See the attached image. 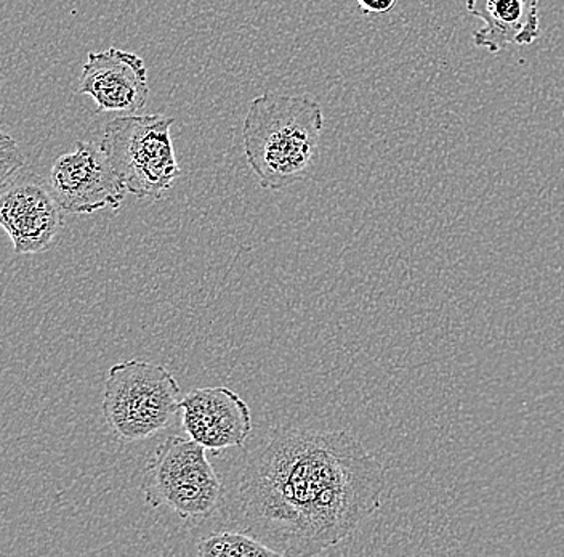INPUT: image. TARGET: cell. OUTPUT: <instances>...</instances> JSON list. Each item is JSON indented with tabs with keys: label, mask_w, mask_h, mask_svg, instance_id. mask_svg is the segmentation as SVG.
Here are the masks:
<instances>
[{
	"label": "cell",
	"mask_w": 564,
	"mask_h": 557,
	"mask_svg": "<svg viewBox=\"0 0 564 557\" xmlns=\"http://www.w3.org/2000/svg\"><path fill=\"white\" fill-rule=\"evenodd\" d=\"M383 489L382 464L350 432L281 429L242 469L236 519L280 556H316L376 513Z\"/></svg>",
	"instance_id": "obj_1"
},
{
	"label": "cell",
	"mask_w": 564,
	"mask_h": 557,
	"mask_svg": "<svg viewBox=\"0 0 564 557\" xmlns=\"http://www.w3.org/2000/svg\"><path fill=\"white\" fill-rule=\"evenodd\" d=\"M324 111L308 95L264 92L250 101L242 143L262 189L281 192L308 178L319 158Z\"/></svg>",
	"instance_id": "obj_2"
},
{
	"label": "cell",
	"mask_w": 564,
	"mask_h": 557,
	"mask_svg": "<svg viewBox=\"0 0 564 557\" xmlns=\"http://www.w3.org/2000/svg\"><path fill=\"white\" fill-rule=\"evenodd\" d=\"M182 389L161 363L127 360L109 368L104 415L123 442H143L164 431L180 414Z\"/></svg>",
	"instance_id": "obj_3"
},
{
	"label": "cell",
	"mask_w": 564,
	"mask_h": 557,
	"mask_svg": "<svg viewBox=\"0 0 564 557\" xmlns=\"http://www.w3.org/2000/svg\"><path fill=\"white\" fill-rule=\"evenodd\" d=\"M141 490L148 506L189 522L210 517L224 495L207 450L189 437L180 436L159 443L144 469Z\"/></svg>",
	"instance_id": "obj_4"
},
{
	"label": "cell",
	"mask_w": 564,
	"mask_h": 557,
	"mask_svg": "<svg viewBox=\"0 0 564 557\" xmlns=\"http://www.w3.org/2000/svg\"><path fill=\"white\" fill-rule=\"evenodd\" d=\"M174 118L162 115H126L105 127L101 148L139 200H161L182 175L171 129Z\"/></svg>",
	"instance_id": "obj_5"
},
{
	"label": "cell",
	"mask_w": 564,
	"mask_h": 557,
	"mask_svg": "<svg viewBox=\"0 0 564 557\" xmlns=\"http://www.w3.org/2000/svg\"><path fill=\"white\" fill-rule=\"evenodd\" d=\"M47 185L65 214L116 211L129 193L101 144L84 140L70 153L56 158Z\"/></svg>",
	"instance_id": "obj_6"
},
{
	"label": "cell",
	"mask_w": 564,
	"mask_h": 557,
	"mask_svg": "<svg viewBox=\"0 0 564 557\" xmlns=\"http://www.w3.org/2000/svg\"><path fill=\"white\" fill-rule=\"evenodd\" d=\"M63 214L47 180L34 172L18 171L0 183V228L20 256L48 251L62 232Z\"/></svg>",
	"instance_id": "obj_7"
},
{
	"label": "cell",
	"mask_w": 564,
	"mask_h": 557,
	"mask_svg": "<svg viewBox=\"0 0 564 557\" xmlns=\"http://www.w3.org/2000/svg\"><path fill=\"white\" fill-rule=\"evenodd\" d=\"M180 414L189 439L214 454L245 446L252 432L249 405L228 387L192 390L182 397Z\"/></svg>",
	"instance_id": "obj_8"
},
{
	"label": "cell",
	"mask_w": 564,
	"mask_h": 557,
	"mask_svg": "<svg viewBox=\"0 0 564 557\" xmlns=\"http://www.w3.org/2000/svg\"><path fill=\"white\" fill-rule=\"evenodd\" d=\"M77 92L90 97L98 113L135 115L150 98L144 60L118 47L90 52L84 63Z\"/></svg>",
	"instance_id": "obj_9"
},
{
	"label": "cell",
	"mask_w": 564,
	"mask_h": 557,
	"mask_svg": "<svg viewBox=\"0 0 564 557\" xmlns=\"http://www.w3.org/2000/svg\"><path fill=\"white\" fill-rule=\"evenodd\" d=\"M541 0H467L470 15L482 21L474 34L476 47L491 54L507 45H531L541 36Z\"/></svg>",
	"instance_id": "obj_10"
},
{
	"label": "cell",
	"mask_w": 564,
	"mask_h": 557,
	"mask_svg": "<svg viewBox=\"0 0 564 557\" xmlns=\"http://www.w3.org/2000/svg\"><path fill=\"white\" fill-rule=\"evenodd\" d=\"M196 555L203 557H270L280 556V553L245 531H225L200 538L196 545Z\"/></svg>",
	"instance_id": "obj_11"
},
{
	"label": "cell",
	"mask_w": 564,
	"mask_h": 557,
	"mask_svg": "<svg viewBox=\"0 0 564 557\" xmlns=\"http://www.w3.org/2000/svg\"><path fill=\"white\" fill-rule=\"evenodd\" d=\"M24 165H26V158L20 144L12 136L0 130V183L12 178Z\"/></svg>",
	"instance_id": "obj_12"
},
{
	"label": "cell",
	"mask_w": 564,
	"mask_h": 557,
	"mask_svg": "<svg viewBox=\"0 0 564 557\" xmlns=\"http://www.w3.org/2000/svg\"><path fill=\"white\" fill-rule=\"evenodd\" d=\"M358 2L359 10L362 13H373V15H382L393 10L397 6V0H356Z\"/></svg>",
	"instance_id": "obj_13"
}]
</instances>
